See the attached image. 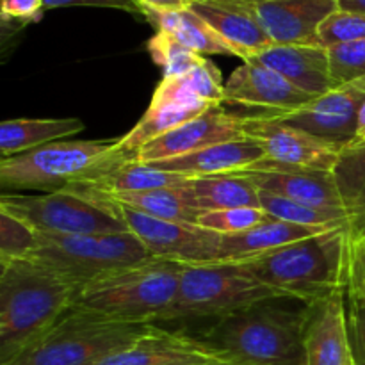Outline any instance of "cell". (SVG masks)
Listing matches in <instances>:
<instances>
[{
	"label": "cell",
	"instance_id": "cell-1",
	"mask_svg": "<svg viewBox=\"0 0 365 365\" xmlns=\"http://www.w3.org/2000/svg\"><path fill=\"white\" fill-rule=\"evenodd\" d=\"M310 305L287 296L264 299L214 319L198 339L237 365H307Z\"/></svg>",
	"mask_w": 365,
	"mask_h": 365
},
{
	"label": "cell",
	"instance_id": "cell-2",
	"mask_svg": "<svg viewBox=\"0 0 365 365\" xmlns=\"http://www.w3.org/2000/svg\"><path fill=\"white\" fill-rule=\"evenodd\" d=\"M0 365L34 344L71 307L78 289L31 259L0 260Z\"/></svg>",
	"mask_w": 365,
	"mask_h": 365
},
{
	"label": "cell",
	"instance_id": "cell-3",
	"mask_svg": "<svg viewBox=\"0 0 365 365\" xmlns=\"http://www.w3.org/2000/svg\"><path fill=\"white\" fill-rule=\"evenodd\" d=\"M349 228H335L242 260L262 284L282 296L316 303L348 284Z\"/></svg>",
	"mask_w": 365,
	"mask_h": 365
},
{
	"label": "cell",
	"instance_id": "cell-4",
	"mask_svg": "<svg viewBox=\"0 0 365 365\" xmlns=\"http://www.w3.org/2000/svg\"><path fill=\"white\" fill-rule=\"evenodd\" d=\"M153 323H123L71 307L45 335L2 365H95L148 334Z\"/></svg>",
	"mask_w": 365,
	"mask_h": 365
},
{
	"label": "cell",
	"instance_id": "cell-5",
	"mask_svg": "<svg viewBox=\"0 0 365 365\" xmlns=\"http://www.w3.org/2000/svg\"><path fill=\"white\" fill-rule=\"evenodd\" d=\"M182 264L153 259L82 289L75 307L123 323L163 321L180 285Z\"/></svg>",
	"mask_w": 365,
	"mask_h": 365
},
{
	"label": "cell",
	"instance_id": "cell-6",
	"mask_svg": "<svg viewBox=\"0 0 365 365\" xmlns=\"http://www.w3.org/2000/svg\"><path fill=\"white\" fill-rule=\"evenodd\" d=\"M38 248L29 259L59 274L78 289V292L118 271L153 260L132 232L86 235L38 234Z\"/></svg>",
	"mask_w": 365,
	"mask_h": 365
},
{
	"label": "cell",
	"instance_id": "cell-7",
	"mask_svg": "<svg viewBox=\"0 0 365 365\" xmlns=\"http://www.w3.org/2000/svg\"><path fill=\"white\" fill-rule=\"evenodd\" d=\"M241 262L187 264L182 267L175 302L163 321L191 317H220L246 309L264 299L280 298Z\"/></svg>",
	"mask_w": 365,
	"mask_h": 365
},
{
	"label": "cell",
	"instance_id": "cell-8",
	"mask_svg": "<svg viewBox=\"0 0 365 365\" xmlns=\"http://www.w3.org/2000/svg\"><path fill=\"white\" fill-rule=\"evenodd\" d=\"M0 210L18 217L38 234L86 235L128 232L109 200L75 187L41 196L2 195Z\"/></svg>",
	"mask_w": 365,
	"mask_h": 365
},
{
	"label": "cell",
	"instance_id": "cell-9",
	"mask_svg": "<svg viewBox=\"0 0 365 365\" xmlns=\"http://www.w3.org/2000/svg\"><path fill=\"white\" fill-rule=\"evenodd\" d=\"M118 141H56L39 148L4 157L0 160V185L4 191L56 192L102 163Z\"/></svg>",
	"mask_w": 365,
	"mask_h": 365
},
{
	"label": "cell",
	"instance_id": "cell-10",
	"mask_svg": "<svg viewBox=\"0 0 365 365\" xmlns=\"http://www.w3.org/2000/svg\"><path fill=\"white\" fill-rule=\"evenodd\" d=\"M113 205L120 212L128 232H132L143 242L153 259L187 266V264L216 262L220 257L221 235L216 232L205 230L200 225L157 220L116 203Z\"/></svg>",
	"mask_w": 365,
	"mask_h": 365
},
{
	"label": "cell",
	"instance_id": "cell-11",
	"mask_svg": "<svg viewBox=\"0 0 365 365\" xmlns=\"http://www.w3.org/2000/svg\"><path fill=\"white\" fill-rule=\"evenodd\" d=\"M241 118L246 138H252L264 148L267 160L307 170L331 171L342 148L309 134L274 116L250 114Z\"/></svg>",
	"mask_w": 365,
	"mask_h": 365
},
{
	"label": "cell",
	"instance_id": "cell-12",
	"mask_svg": "<svg viewBox=\"0 0 365 365\" xmlns=\"http://www.w3.org/2000/svg\"><path fill=\"white\" fill-rule=\"evenodd\" d=\"M314 96L255 59L242 61L225 82L223 103L260 110L259 116H287L309 106Z\"/></svg>",
	"mask_w": 365,
	"mask_h": 365
},
{
	"label": "cell",
	"instance_id": "cell-13",
	"mask_svg": "<svg viewBox=\"0 0 365 365\" xmlns=\"http://www.w3.org/2000/svg\"><path fill=\"white\" fill-rule=\"evenodd\" d=\"M365 102V77L339 86L327 95L314 98L309 106L280 120L303 128L309 134L346 148L355 143L359 113Z\"/></svg>",
	"mask_w": 365,
	"mask_h": 365
},
{
	"label": "cell",
	"instance_id": "cell-14",
	"mask_svg": "<svg viewBox=\"0 0 365 365\" xmlns=\"http://www.w3.org/2000/svg\"><path fill=\"white\" fill-rule=\"evenodd\" d=\"M246 138L241 118L228 114L223 107H212L202 116L166 132L160 138L146 143L134 153L132 159L138 163H155V160L177 159L200 152L220 143L237 141Z\"/></svg>",
	"mask_w": 365,
	"mask_h": 365
},
{
	"label": "cell",
	"instance_id": "cell-15",
	"mask_svg": "<svg viewBox=\"0 0 365 365\" xmlns=\"http://www.w3.org/2000/svg\"><path fill=\"white\" fill-rule=\"evenodd\" d=\"M237 175L246 177L262 191L284 196L307 207L321 210H344L331 171L285 166L262 159L255 166L239 171Z\"/></svg>",
	"mask_w": 365,
	"mask_h": 365
},
{
	"label": "cell",
	"instance_id": "cell-16",
	"mask_svg": "<svg viewBox=\"0 0 365 365\" xmlns=\"http://www.w3.org/2000/svg\"><path fill=\"white\" fill-rule=\"evenodd\" d=\"M274 45L321 46L319 27L339 9L337 0H248Z\"/></svg>",
	"mask_w": 365,
	"mask_h": 365
},
{
	"label": "cell",
	"instance_id": "cell-17",
	"mask_svg": "<svg viewBox=\"0 0 365 365\" xmlns=\"http://www.w3.org/2000/svg\"><path fill=\"white\" fill-rule=\"evenodd\" d=\"M189 9L205 20L242 61L274 45L248 0H189Z\"/></svg>",
	"mask_w": 365,
	"mask_h": 365
},
{
	"label": "cell",
	"instance_id": "cell-18",
	"mask_svg": "<svg viewBox=\"0 0 365 365\" xmlns=\"http://www.w3.org/2000/svg\"><path fill=\"white\" fill-rule=\"evenodd\" d=\"M305 360L307 365H355L346 321V291L310 305Z\"/></svg>",
	"mask_w": 365,
	"mask_h": 365
},
{
	"label": "cell",
	"instance_id": "cell-19",
	"mask_svg": "<svg viewBox=\"0 0 365 365\" xmlns=\"http://www.w3.org/2000/svg\"><path fill=\"white\" fill-rule=\"evenodd\" d=\"M217 360L225 359L198 337L153 327L123 351L114 353L95 365H198Z\"/></svg>",
	"mask_w": 365,
	"mask_h": 365
},
{
	"label": "cell",
	"instance_id": "cell-20",
	"mask_svg": "<svg viewBox=\"0 0 365 365\" xmlns=\"http://www.w3.org/2000/svg\"><path fill=\"white\" fill-rule=\"evenodd\" d=\"M253 59L280 73L314 98L339 88L331 77L330 56L324 46L273 45Z\"/></svg>",
	"mask_w": 365,
	"mask_h": 365
},
{
	"label": "cell",
	"instance_id": "cell-21",
	"mask_svg": "<svg viewBox=\"0 0 365 365\" xmlns=\"http://www.w3.org/2000/svg\"><path fill=\"white\" fill-rule=\"evenodd\" d=\"M262 159H266L262 146L255 139L242 138L237 141L220 143V145L209 146V148L184 157H177V159L155 160V163L148 164L157 170L168 171V173L198 178L239 173V171L255 166Z\"/></svg>",
	"mask_w": 365,
	"mask_h": 365
},
{
	"label": "cell",
	"instance_id": "cell-22",
	"mask_svg": "<svg viewBox=\"0 0 365 365\" xmlns=\"http://www.w3.org/2000/svg\"><path fill=\"white\" fill-rule=\"evenodd\" d=\"M335 228H312L299 227V225L285 223V221H267L255 228L234 235H221L220 262H242V260L255 259V257L269 253L273 250L287 246L291 242L324 234Z\"/></svg>",
	"mask_w": 365,
	"mask_h": 365
},
{
	"label": "cell",
	"instance_id": "cell-23",
	"mask_svg": "<svg viewBox=\"0 0 365 365\" xmlns=\"http://www.w3.org/2000/svg\"><path fill=\"white\" fill-rule=\"evenodd\" d=\"M84 130V123L77 118H18L0 123V152L4 157H14L18 153L39 148L59 139L71 138Z\"/></svg>",
	"mask_w": 365,
	"mask_h": 365
},
{
	"label": "cell",
	"instance_id": "cell-24",
	"mask_svg": "<svg viewBox=\"0 0 365 365\" xmlns=\"http://www.w3.org/2000/svg\"><path fill=\"white\" fill-rule=\"evenodd\" d=\"M196 209L205 212L237 207H259V187L237 173L189 178L184 184Z\"/></svg>",
	"mask_w": 365,
	"mask_h": 365
},
{
	"label": "cell",
	"instance_id": "cell-25",
	"mask_svg": "<svg viewBox=\"0 0 365 365\" xmlns=\"http://www.w3.org/2000/svg\"><path fill=\"white\" fill-rule=\"evenodd\" d=\"M82 191H86V189H82ZM93 195L103 196V198L116 203V205L128 207V209L138 210V212L146 214V216L157 217V220L198 225L200 216L203 214L202 210L196 209L184 185L150 189V191L139 192H121V195H100V192H93Z\"/></svg>",
	"mask_w": 365,
	"mask_h": 365
},
{
	"label": "cell",
	"instance_id": "cell-26",
	"mask_svg": "<svg viewBox=\"0 0 365 365\" xmlns=\"http://www.w3.org/2000/svg\"><path fill=\"white\" fill-rule=\"evenodd\" d=\"M335 187L349 217V235L365 232V141L351 143L339 153L334 170Z\"/></svg>",
	"mask_w": 365,
	"mask_h": 365
},
{
	"label": "cell",
	"instance_id": "cell-27",
	"mask_svg": "<svg viewBox=\"0 0 365 365\" xmlns=\"http://www.w3.org/2000/svg\"><path fill=\"white\" fill-rule=\"evenodd\" d=\"M145 18L157 31L173 36L177 41L191 48L200 56H235L234 50L210 29L205 20L192 13L191 9L159 13V11H146Z\"/></svg>",
	"mask_w": 365,
	"mask_h": 365
},
{
	"label": "cell",
	"instance_id": "cell-28",
	"mask_svg": "<svg viewBox=\"0 0 365 365\" xmlns=\"http://www.w3.org/2000/svg\"><path fill=\"white\" fill-rule=\"evenodd\" d=\"M209 109H212V106L207 103H150L135 127L127 135L118 139V148L134 157V153L146 143L202 116Z\"/></svg>",
	"mask_w": 365,
	"mask_h": 365
},
{
	"label": "cell",
	"instance_id": "cell-29",
	"mask_svg": "<svg viewBox=\"0 0 365 365\" xmlns=\"http://www.w3.org/2000/svg\"><path fill=\"white\" fill-rule=\"evenodd\" d=\"M259 198L260 209L278 221L312 228H349V217L344 210L314 209L262 189H259Z\"/></svg>",
	"mask_w": 365,
	"mask_h": 365
},
{
	"label": "cell",
	"instance_id": "cell-30",
	"mask_svg": "<svg viewBox=\"0 0 365 365\" xmlns=\"http://www.w3.org/2000/svg\"><path fill=\"white\" fill-rule=\"evenodd\" d=\"M148 52L153 63L159 64L164 70V78L182 77L207 59L205 56H200L182 45L173 36L160 31H157L155 36L148 41Z\"/></svg>",
	"mask_w": 365,
	"mask_h": 365
},
{
	"label": "cell",
	"instance_id": "cell-31",
	"mask_svg": "<svg viewBox=\"0 0 365 365\" xmlns=\"http://www.w3.org/2000/svg\"><path fill=\"white\" fill-rule=\"evenodd\" d=\"M273 220L274 217H271L266 210L259 207H237V209L212 210V212L202 214L198 225L220 235H234Z\"/></svg>",
	"mask_w": 365,
	"mask_h": 365
},
{
	"label": "cell",
	"instance_id": "cell-32",
	"mask_svg": "<svg viewBox=\"0 0 365 365\" xmlns=\"http://www.w3.org/2000/svg\"><path fill=\"white\" fill-rule=\"evenodd\" d=\"M38 242L34 228L0 210V260L29 259Z\"/></svg>",
	"mask_w": 365,
	"mask_h": 365
},
{
	"label": "cell",
	"instance_id": "cell-33",
	"mask_svg": "<svg viewBox=\"0 0 365 365\" xmlns=\"http://www.w3.org/2000/svg\"><path fill=\"white\" fill-rule=\"evenodd\" d=\"M365 13L337 9L323 21L319 27V43L324 48L342 45V43L364 41Z\"/></svg>",
	"mask_w": 365,
	"mask_h": 365
},
{
	"label": "cell",
	"instance_id": "cell-34",
	"mask_svg": "<svg viewBox=\"0 0 365 365\" xmlns=\"http://www.w3.org/2000/svg\"><path fill=\"white\" fill-rule=\"evenodd\" d=\"M328 56L331 77L337 86L349 84L365 77V39L330 46Z\"/></svg>",
	"mask_w": 365,
	"mask_h": 365
},
{
	"label": "cell",
	"instance_id": "cell-35",
	"mask_svg": "<svg viewBox=\"0 0 365 365\" xmlns=\"http://www.w3.org/2000/svg\"><path fill=\"white\" fill-rule=\"evenodd\" d=\"M346 294L365 302V232L349 235Z\"/></svg>",
	"mask_w": 365,
	"mask_h": 365
},
{
	"label": "cell",
	"instance_id": "cell-36",
	"mask_svg": "<svg viewBox=\"0 0 365 365\" xmlns=\"http://www.w3.org/2000/svg\"><path fill=\"white\" fill-rule=\"evenodd\" d=\"M346 321L355 365H365V302L346 294Z\"/></svg>",
	"mask_w": 365,
	"mask_h": 365
},
{
	"label": "cell",
	"instance_id": "cell-37",
	"mask_svg": "<svg viewBox=\"0 0 365 365\" xmlns=\"http://www.w3.org/2000/svg\"><path fill=\"white\" fill-rule=\"evenodd\" d=\"M45 11V0H2V20L21 27L38 21Z\"/></svg>",
	"mask_w": 365,
	"mask_h": 365
},
{
	"label": "cell",
	"instance_id": "cell-38",
	"mask_svg": "<svg viewBox=\"0 0 365 365\" xmlns=\"http://www.w3.org/2000/svg\"><path fill=\"white\" fill-rule=\"evenodd\" d=\"M107 7V9H120L125 13L143 16V9L135 0H45V9L56 7Z\"/></svg>",
	"mask_w": 365,
	"mask_h": 365
},
{
	"label": "cell",
	"instance_id": "cell-39",
	"mask_svg": "<svg viewBox=\"0 0 365 365\" xmlns=\"http://www.w3.org/2000/svg\"><path fill=\"white\" fill-rule=\"evenodd\" d=\"M143 9V18L146 11H159V13H171L189 7V0H135Z\"/></svg>",
	"mask_w": 365,
	"mask_h": 365
},
{
	"label": "cell",
	"instance_id": "cell-40",
	"mask_svg": "<svg viewBox=\"0 0 365 365\" xmlns=\"http://www.w3.org/2000/svg\"><path fill=\"white\" fill-rule=\"evenodd\" d=\"M339 9L353 11V13H365V0H337Z\"/></svg>",
	"mask_w": 365,
	"mask_h": 365
},
{
	"label": "cell",
	"instance_id": "cell-41",
	"mask_svg": "<svg viewBox=\"0 0 365 365\" xmlns=\"http://www.w3.org/2000/svg\"><path fill=\"white\" fill-rule=\"evenodd\" d=\"M360 141H365V102H364L362 109H360V113H359V123H356V138H355V143H360Z\"/></svg>",
	"mask_w": 365,
	"mask_h": 365
},
{
	"label": "cell",
	"instance_id": "cell-42",
	"mask_svg": "<svg viewBox=\"0 0 365 365\" xmlns=\"http://www.w3.org/2000/svg\"><path fill=\"white\" fill-rule=\"evenodd\" d=\"M198 365H237V364L227 362V360H217V362H207V364H198Z\"/></svg>",
	"mask_w": 365,
	"mask_h": 365
}]
</instances>
